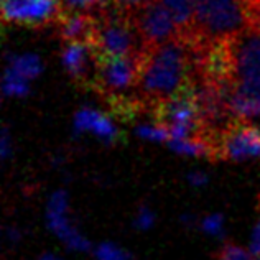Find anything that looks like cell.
Returning <instances> with one entry per match:
<instances>
[{
  "mask_svg": "<svg viewBox=\"0 0 260 260\" xmlns=\"http://www.w3.org/2000/svg\"><path fill=\"white\" fill-rule=\"evenodd\" d=\"M142 56H124V58H104L95 59V76L92 89L106 101L111 98H120L127 89L137 87L140 76Z\"/></svg>",
  "mask_w": 260,
  "mask_h": 260,
  "instance_id": "4",
  "label": "cell"
},
{
  "mask_svg": "<svg viewBox=\"0 0 260 260\" xmlns=\"http://www.w3.org/2000/svg\"><path fill=\"white\" fill-rule=\"evenodd\" d=\"M188 181L193 184V186H204L208 183V176L203 172H193L188 175Z\"/></svg>",
  "mask_w": 260,
  "mask_h": 260,
  "instance_id": "23",
  "label": "cell"
},
{
  "mask_svg": "<svg viewBox=\"0 0 260 260\" xmlns=\"http://www.w3.org/2000/svg\"><path fill=\"white\" fill-rule=\"evenodd\" d=\"M114 2L120 10H124L127 13H134L139 9H142V7L155 2V0H114Z\"/></svg>",
  "mask_w": 260,
  "mask_h": 260,
  "instance_id": "21",
  "label": "cell"
},
{
  "mask_svg": "<svg viewBox=\"0 0 260 260\" xmlns=\"http://www.w3.org/2000/svg\"><path fill=\"white\" fill-rule=\"evenodd\" d=\"M217 160H245L260 155V128L247 124L245 120H236L216 140Z\"/></svg>",
  "mask_w": 260,
  "mask_h": 260,
  "instance_id": "7",
  "label": "cell"
},
{
  "mask_svg": "<svg viewBox=\"0 0 260 260\" xmlns=\"http://www.w3.org/2000/svg\"><path fill=\"white\" fill-rule=\"evenodd\" d=\"M95 18L98 26L89 45L95 59L140 56L147 51L135 28L132 15L120 10L115 4L98 13Z\"/></svg>",
  "mask_w": 260,
  "mask_h": 260,
  "instance_id": "3",
  "label": "cell"
},
{
  "mask_svg": "<svg viewBox=\"0 0 260 260\" xmlns=\"http://www.w3.org/2000/svg\"><path fill=\"white\" fill-rule=\"evenodd\" d=\"M37 260H63V258H59L58 255H53V254H43V255H40Z\"/></svg>",
  "mask_w": 260,
  "mask_h": 260,
  "instance_id": "26",
  "label": "cell"
},
{
  "mask_svg": "<svg viewBox=\"0 0 260 260\" xmlns=\"http://www.w3.org/2000/svg\"><path fill=\"white\" fill-rule=\"evenodd\" d=\"M201 228L206 234L211 236H221L224 231V217L221 214H211L206 216L201 221Z\"/></svg>",
  "mask_w": 260,
  "mask_h": 260,
  "instance_id": "18",
  "label": "cell"
},
{
  "mask_svg": "<svg viewBox=\"0 0 260 260\" xmlns=\"http://www.w3.org/2000/svg\"><path fill=\"white\" fill-rule=\"evenodd\" d=\"M254 260H260V258H254Z\"/></svg>",
  "mask_w": 260,
  "mask_h": 260,
  "instance_id": "27",
  "label": "cell"
},
{
  "mask_svg": "<svg viewBox=\"0 0 260 260\" xmlns=\"http://www.w3.org/2000/svg\"><path fill=\"white\" fill-rule=\"evenodd\" d=\"M252 28L244 0H196L193 28L184 31L200 42L236 40Z\"/></svg>",
  "mask_w": 260,
  "mask_h": 260,
  "instance_id": "2",
  "label": "cell"
},
{
  "mask_svg": "<svg viewBox=\"0 0 260 260\" xmlns=\"http://www.w3.org/2000/svg\"><path fill=\"white\" fill-rule=\"evenodd\" d=\"M7 68L12 70L13 73H17L18 76H22L23 79L30 81L33 78H37L43 70V63L37 54H22V56H10Z\"/></svg>",
  "mask_w": 260,
  "mask_h": 260,
  "instance_id": "13",
  "label": "cell"
},
{
  "mask_svg": "<svg viewBox=\"0 0 260 260\" xmlns=\"http://www.w3.org/2000/svg\"><path fill=\"white\" fill-rule=\"evenodd\" d=\"M217 260H250V255H249V252H245L242 247H239V245L228 244L221 250Z\"/></svg>",
  "mask_w": 260,
  "mask_h": 260,
  "instance_id": "19",
  "label": "cell"
},
{
  "mask_svg": "<svg viewBox=\"0 0 260 260\" xmlns=\"http://www.w3.org/2000/svg\"><path fill=\"white\" fill-rule=\"evenodd\" d=\"M61 0H2V17L5 22L43 28L58 22L63 13Z\"/></svg>",
  "mask_w": 260,
  "mask_h": 260,
  "instance_id": "6",
  "label": "cell"
},
{
  "mask_svg": "<svg viewBox=\"0 0 260 260\" xmlns=\"http://www.w3.org/2000/svg\"><path fill=\"white\" fill-rule=\"evenodd\" d=\"M155 222V214L153 211L147 208V206H140V209L137 211V216H135V225L139 228L140 231H147L153 225Z\"/></svg>",
  "mask_w": 260,
  "mask_h": 260,
  "instance_id": "20",
  "label": "cell"
},
{
  "mask_svg": "<svg viewBox=\"0 0 260 260\" xmlns=\"http://www.w3.org/2000/svg\"><path fill=\"white\" fill-rule=\"evenodd\" d=\"M137 134H139L142 139H147V140H155V142L172 140V134H170L168 127L160 125V124H142L137 127Z\"/></svg>",
  "mask_w": 260,
  "mask_h": 260,
  "instance_id": "16",
  "label": "cell"
},
{
  "mask_svg": "<svg viewBox=\"0 0 260 260\" xmlns=\"http://www.w3.org/2000/svg\"><path fill=\"white\" fill-rule=\"evenodd\" d=\"M98 18L92 13L83 12H63L58 20L59 35L66 43H86L91 45Z\"/></svg>",
  "mask_w": 260,
  "mask_h": 260,
  "instance_id": "10",
  "label": "cell"
},
{
  "mask_svg": "<svg viewBox=\"0 0 260 260\" xmlns=\"http://www.w3.org/2000/svg\"><path fill=\"white\" fill-rule=\"evenodd\" d=\"M130 15L145 50L158 48L178 37V26L172 13L160 0L142 7Z\"/></svg>",
  "mask_w": 260,
  "mask_h": 260,
  "instance_id": "5",
  "label": "cell"
},
{
  "mask_svg": "<svg viewBox=\"0 0 260 260\" xmlns=\"http://www.w3.org/2000/svg\"><path fill=\"white\" fill-rule=\"evenodd\" d=\"M95 260H130V254L122 247H117L115 244L106 242L101 244L94 252Z\"/></svg>",
  "mask_w": 260,
  "mask_h": 260,
  "instance_id": "17",
  "label": "cell"
},
{
  "mask_svg": "<svg viewBox=\"0 0 260 260\" xmlns=\"http://www.w3.org/2000/svg\"><path fill=\"white\" fill-rule=\"evenodd\" d=\"M114 4V0H61V5L66 12H83L92 15L104 12Z\"/></svg>",
  "mask_w": 260,
  "mask_h": 260,
  "instance_id": "14",
  "label": "cell"
},
{
  "mask_svg": "<svg viewBox=\"0 0 260 260\" xmlns=\"http://www.w3.org/2000/svg\"><path fill=\"white\" fill-rule=\"evenodd\" d=\"M0 143H2L0 152H2L4 158H7V156L10 155V137H9V128H7V127L2 128V140H0Z\"/></svg>",
  "mask_w": 260,
  "mask_h": 260,
  "instance_id": "24",
  "label": "cell"
},
{
  "mask_svg": "<svg viewBox=\"0 0 260 260\" xmlns=\"http://www.w3.org/2000/svg\"><path fill=\"white\" fill-rule=\"evenodd\" d=\"M161 2L165 4L168 12L172 13L178 26V33H184L193 28L196 0H161Z\"/></svg>",
  "mask_w": 260,
  "mask_h": 260,
  "instance_id": "12",
  "label": "cell"
},
{
  "mask_svg": "<svg viewBox=\"0 0 260 260\" xmlns=\"http://www.w3.org/2000/svg\"><path fill=\"white\" fill-rule=\"evenodd\" d=\"M250 252L257 258H260V219L255 224L254 232H252V241H250Z\"/></svg>",
  "mask_w": 260,
  "mask_h": 260,
  "instance_id": "22",
  "label": "cell"
},
{
  "mask_svg": "<svg viewBox=\"0 0 260 260\" xmlns=\"http://www.w3.org/2000/svg\"><path fill=\"white\" fill-rule=\"evenodd\" d=\"M46 222L48 228L68 245V249L76 252H87L91 249V242L74 228L70 217H68L66 191L59 189L50 196V201H48L46 206Z\"/></svg>",
  "mask_w": 260,
  "mask_h": 260,
  "instance_id": "8",
  "label": "cell"
},
{
  "mask_svg": "<svg viewBox=\"0 0 260 260\" xmlns=\"http://www.w3.org/2000/svg\"><path fill=\"white\" fill-rule=\"evenodd\" d=\"M74 130H76V134L92 132L98 135L99 139L109 143L119 142L122 139L120 132L115 128V125L112 124L107 115L89 107L79 109L76 115H74Z\"/></svg>",
  "mask_w": 260,
  "mask_h": 260,
  "instance_id": "11",
  "label": "cell"
},
{
  "mask_svg": "<svg viewBox=\"0 0 260 260\" xmlns=\"http://www.w3.org/2000/svg\"><path fill=\"white\" fill-rule=\"evenodd\" d=\"M7 234H9V239H10V241H17V239L20 237V232H18L17 229H12V228L7 229Z\"/></svg>",
  "mask_w": 260,
  "mask_h": 260,
  "instance_id": "25",
  "label": "cell"
},
{
  "mask_svg": "<svg viewBox=\"0 0 260 260\" xmlns=\"http://www.w3.org/2000/svg\"><path fill=\"white\" fill-rule=\"evenodd\" d=\"M63 64L68 74L81 86H92L95 76V58L91 46L86 43H66L63 50Z\"/></svg>",
  "mask_w": 260,
  "mask_h": 260,
  "instance_id": "9",
  "label": "cell"
},
{
  "mask_svg": "<svg viewBox=\"0 0 260 260\" xmlns=\"http://www.w3.org/2000/svg\"><path fill=\"white\" fill-rule=\"evenodd\" d=\"M30 91L28 81L18 76L17 73H13L9 68H5V76H4V94L5 95H18L23 98Z\"/></svg>",
  "mask_w": 260,
  "mask_h": 260,
  "instance_id": "15",
  "label": "cell"
},
{
  "mask_svg": "<svg viewBox=\"0 0 260 260\" xmlns=\"http://www.w3.org/2000/svg\"><path fill=\"white\" fill-rule=\"evenodd\" d=\"M193 73V50L181 35L143 53L137 87L139 98L148 107V114L153 106L181 92L191 83Z\"/></svg>",
  "mask_w": 260,
  "mask_h": 260,
  "instance_id": "1",
  "label": "cell"
}]
</instances>
